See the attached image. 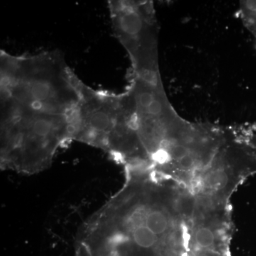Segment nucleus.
<instances>
[{"label":"nucleus","instance_id":"2","mask_svg":"<svg viewBox=\"0 0 256 256\" xmlns=\"http://www.w3.org/2000/svg\"><path fill=\"white\" fill-rule=\"evenodd\" d=\"M108 4L114 35L129 55L132 74H160L153 2L111 0Z\"/></svg>","mask_w":256,"mask_h":256},{"label":"nucleus","instance_id":"3","mask_svg":"<svg viewBox=\"0 0 256 256\" xmlns=\"http://www.w3.org/2000/svg\"><path fill=\"white\" fill-rule=\"evenodd\" d=\"M239 14L246 28L255 38L256 48V1L240 2Z\"/></svg>","mask_w":256,"mask_h":256},{"label":"nucleus","instance_id":"1","mask_svg":"<svg viewBox=\"0 0 256 256\" xmlns=\"http://www.w3.org/2000/svg\"><path fill=\"white\" fill-rule=\"evenodd\" d=\"M76 77L57 50L14 56L1 50L2 170L38 174L75 141Z\"/></svg>","mask_w":256,"mask_h":256}]
</instances>
